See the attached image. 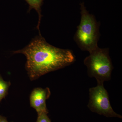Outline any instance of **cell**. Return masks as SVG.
Segmentation results:
<instances>
[{"label": "cell", "instance_id": "cell-1", "mask_svg": "<svg viewBox=\"0 0 122 122\" xmlns=\"http://www.w3.org/2000/svg\"><path fill=\"white\" fill-rule=\"evenodd\" d=\"M13 53L22 54L26 57V68L31 80L64 68L75 61L71 50L55 47L41 35L25 48Z\"/></svg>", "mask_w": 122, "mask_h": 122}, {"label": "cell", "instance_id": "cell-2", "mask_svg": "<svg viewBox=\"0 0 122 122\" xmlns=\"http://www.w3.org/2000/svg\"><path fill=\"white\" fill-rule=\"evenodd\" d=\"M81 21L75 34V41L81 50L90 53L98 47L99 24L94 16L89 13L83 3L81 4Z\"/></svg>", "mask_w": 122, "mask_h": 122}, {"label": "cell", "instance_id": "cell-3", "mask_svg": "<svg viewBox=\"0 0 122 122\" xmlns=\"http://www.w3.org/2000/svg\"><path fill=\"white\" fill-rule=\"evenodd\" d=\"M89 53L84 61L88 74L90 77L96 79L98 84H103L104 81L110 79L113 69L109 49L98 46Z\"/></svg>", "mask_w": 122, "mask_h": 122}, {"label": "cell", "instance_id": "cell-4", "mask_svg": "<svg viewBox=\"0 0 122 122\" xmlns=\"http://www.w3.org/2000/svg\"><path fill=\"white\" fill-rule=\"evenodd\" d=\"M88 106L90 108L106 115H117L112 107L108 93L103 84H98L96 87L90 88Z\"/></svg>", "mask_w": 122, "mask_h": 122}, {"label": "cell", "instance_id": "cell-5", "mask_svg": "<svg viewBox=\"0 0 122 122\" xmlns=\"http://www.w3.org/2000/svg\"><path fill=\"white\" fill-rule=\"evenodd\" d=\"M50 95V90L48 88H35L32 92L30 97V105L36 110L38 115L48 114L46 100L49 97Z\"/></svg>", "mask_w": 122, "mask_h": 122}, {"label": "cell", "instance_id": "cell-6", "mask_svg": "<svg viewBox=\"0 0 122 122\" xmlns=\"http://www.w3.org/2000/svg\"><path fill=\"white\" fill-rule=\"evenodd\" d=\"M29 5L30 9H34L37 12L39 16V21L37 26L38 29L39 30V25L41 17V7L42 4L43 0H25Z\"/></svg>", "mask_w": 122, "mask_h": 122}, {"label": "cell", "instance_id": "cell-7", "mask_svg": "<svg viewBox=\"0 0 122 122\" xmlns=\"http://www.w3.org/2000/svg\"><path fill=\"white\" fill-rule=\"evenodd\" d=\"M10 85L9 82L4 81L0 75V102L7 95Z\"/></svg>", "mask_w": 122, "mask_h": 122}, {"label": "cell", "instance_id": "cell-8", "mask_svg": "<svg viewBox=\"0 0 122 122\" xmlns=\"http://www.w3.org/2000/svg\"><path fill=\"white\" fill-rule=\"evenodd\" d=\"M36 122H51L48 117L47 114L42 113L38 114Z\"/></svg>", "mask_w": 122, "mask_h": 122}, {"label": "cell", "instance_id": "cell-9", "mask_svg": "<svg viewBox=\"0 0 122 122\" xmlns=\"http://www.w3.org/2000/svg\"><path fill=\"white\" fill-rule=\"evenodd\" d=\"M0 122H8L5 117L2 116L0 115Z\"/></svg>", "mask_w": 122, "mask_h": 122}]
</instances>
